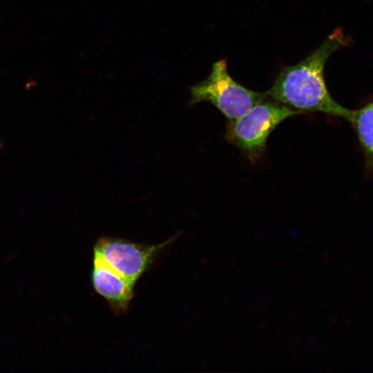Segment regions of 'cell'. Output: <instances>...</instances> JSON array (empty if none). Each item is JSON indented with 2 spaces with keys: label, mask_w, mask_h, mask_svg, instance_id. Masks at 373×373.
<instances>
[{
  "label": "cell",
  "mask_w": 373,
  "mask_h": 373,
  "mask_svg": "<svg viewBox=\"0 0 373 373\" xmlns=\"http://www.w3.org/2000/svg\"><path fill=\"white\" fill-rule=\"evenodd\" d=\"M349 38L341 28L334 30L322 44L298 64L287 66L278 73L267 96L302 112H321L343 117L348 122L352 111L338 104L329 94L323 75L329 57Z\"/></svg>",
  "instance_id": "1"
},
{
  "label": "cell",
  "mask_w": 373,
  "mask_h": 373,
  "mask_svg": "<svg viewBox=\"0 0 373 373\" xmlns=\"http://www.w3.org/2000/svg\"><path fill=\"white\" fill-rule=\"evenodd\" d=\"M265 99L230 120L227 126V141L254 160L264 153L269 135L281 122L303 113L274 99Z\"/></svg>",
  "instance_id": "2"
},
{
  "label": "cell",
  "mask_w": 373,
  "mask_h": 373,
  "mask_svg": "<svg viewBox=\"0 0 373 373\" xmlns=\"http://www.w3.org/2000/svg\"><path fill=\"white\" fill-rule=\"evenodd\" d=\"M267 96V93L255 92L236 82L228 73L225 59L214 63L209 77L191 88L192 104L210 102L229 121L240 117Z\"/></svg>",
  "instance_id": "3"
},
{
  "label": "cell",
  "mask_w": 373,
  "mask_h": 373,
  "mask_svg": "<svg viewBox=\"0 0 373 373\" xmlns=\"http://www.w3.org/2000/svg\"><path fill=\"white\" fill-rule=\"evenodd\" d=\"M174 236L155 245H143L111 237L100 238L94 251L99 253L133 286L149 268L155 257L165 247L173 242Z\"/></svg>",
  "instance_id": "4"
},
{
  "label": "cell",
  "mask_w": 373,
  "mask_h": 373,
  "mask_svg": "<svg viewBox=\"0 0 373 373\" xmlns=\"http://www.w3.org/2000/svg\"><path fill=\"white\" fill-rule=\"evenodd\" d=\"M91 280L95 290L117 313L125 311L133 296L134 286L99 253L94 251Z\"/></svg>",
  "instance_id": "5"
},
{
  "label": "cell",
  "mask_w": 373,
  "mask_h": 373,
  "mask_svg": "<svg viewBox=\"0 0 373 373\" xmlns=\"http://www.w3.org/2000/svg\"><path fill=\"white\" fill-rule=\"evenodd\" d=\"M349 122L356 133L370 164L373 166V102L352 111Z\"/></svg>",
  "instance_id": "6"
}]
</instances>
